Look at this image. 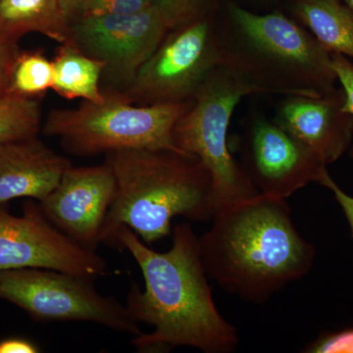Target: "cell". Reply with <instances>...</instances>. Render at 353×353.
I'll return each mask as SVG.
<instances>
[{
  "label": "cell",
  "instance_id": "cell-27",
  "mask_svg": "<svg viewBox=\"0 0 353 353\" xmlns=\"http://www.w3.org/2000/svg\"><path fill=\"white\" fill-rule=\"evenodd\" d=\"M83 1L85 0H60L63 12L71 24L78 18Z\"/></svg>",
  "mask_w": 353,
  "mask_h": 353
},
{
  "label": "cell",
  "instance_id": "cell-18",
  "mask_svg": "<svg viewBox=\"0 0 353 353\" xmlns=\"http://www.w3.org/2000/svg\"><path fill=\"white\" fill-rule=\"evenodd\" d=\"M52 60L41 50H20L13 64L6 95L39 99L52 90Z\"/></svg>",
  "mask_w": 353,
  "mask_h": 353
},
{
  "label": "cell",
  "instance_id": "cell-10",
  "mask_svg": "<svg viewBox=\"0 0 353 353\" xmlns=\"http://www.w3.org/2000/svg\"><path fill=\"white\" fill-rule=\"evenodd\" d=\"M170 31L161 14L150 6L124 15L78 18L71 24V39L105 64L104 75L128 85Z\"/></svg>",
  "mask_w": 353,
  "mask_h": 353
},
{
  "label": "cell",
  "instance_id": "cell-13",
  "mask_svg": "<svg viewBox=\"0 0 353 353\" xmlns=\"http://www.w3.org/2000/svg\"><path fill=\"white\" fill-rule=\"evenodd\" d=\"M345 101L341 87L317 97L288 95L272 120L328 166L352 145L353 116L343 109Z\"/></svg>",
  "mask_w": 353,
  "mask_h": 353
},
{
  "label": "cell",
  "instance_id": "cell-3",
  "mask_svg": "<svg viewBox=\"0 0 353 353\" xmlns=\"http://www.w3.org/2000/svg\"><path fill=\"white\" fill-rule=\"evenodd\" d=\"M115 176L112 204L99 241L113 246L127 226L146 245L172 233V220L208 222L214 214L212 179L194 155L171 150H129L108 153Z\"/></svg>",
  "mask_w": 353,
  "mask_h": 353
},
{
  "label": "cell",
  "instance_id": "cell-7",
  "mask_svg": "<svg viewBox=\"0 0 353 353\" xmlns=\"http://www.w3.org/2000/svg\"><path fill=\"white\" fill-rule=\"evenodd\" d=\"M92 281L50 269L0 270V299L39 322H90L132 338L143 334L126 305L101 294Z\"/></svg>",
  "mask_w": 353,
  "mask_h": 353
},
{
  "label": "cell",
  "instance_id": "cell-12",
  "mask_svg": "<svg viewBox=\"0 0 353 353\" xmlns=\"http://www.w3.org/2000/svg\"><path fill=\"white\" fill-rule=\"evenodd\" d=\"M116 182L108 163L74 167L39 208L57 229L83 248L95 250L101 245L102 226L114 196Z\"/></svg>",
  "mask_w": 353,
  "mask_h": 353
},
{
  "label": "cell",
  "instance_id": "cell-24",
  "mask_svg": "<svg viewBox=\"0 0 353 353\" xmlns=\"http://www.w3.org/2000/svg\"><path fill=\"white\" fill-rule=\"evenodd\" d=\"M19 52L18 41L0 32V99L7 94L11 71Z\"/></svg>",
  "mask_w": 353,
  "mask_h": 353
},
{
  "label": "cell",
  "instance_id": "cell-21",
  "mask_svg": "<svg viewBox=\"0 0 353 353\" xmlns=\"http://www.w3.org/2000/svg\"><path fill=\"white\" fill-rule=\"evenodd\" d=\"M150 6V0H85L78 18L124 15L139 12Z\"/></svg>",
  "mask_w": 353,
  "mask_h": 353
},
{
  "label": "cell",
  "instance_id": "cell-9",
  "mask_svg": "<svg viewBox=\"0 0 353 353\" xmlns=\"http://www.w3.org/2000/svg\"><path fill=\"white\" fill-rule=\"evenodd\" d=\"M50 269L94 280L108 275L106 260L57 229L39 203L27 199L23 214L0 204V270Z\"/></svg>",
  "mask_w": 353,
  "mask_h": 353
},
{
  "label": "cell",
  "instance_id": "cell-1",
  "mask_svg": "<svg viewBox=\"0 0 353 353\" xmlns=\"http://www.w3.org/2000/svg\"><path fill=\"white\" fill-rule=\"evenodd\" d=\"M172 246L158 252L130 228L121 226L114 248H124L137 262L145 290L132 285L125 304L138 324L150 333L134 336L141 353L169 352L179 347L204 353H231L240 343L238 329L216 306L202 262L199 236L189 223L172 229Z\"/></svg>",
  "mask_w": 353,
  "mask_h": 353
},
{
  "label": "cell",
  "instance_id": "cell-23",
  "mask_svg": "<svg viewBox=\"0 0 353 353\" xmlns=\"http://www.w3.org/2000/svg\"><path fill=\"white\" fill-rule=\"evenodd\" d=\"M332 66L345 95L343 109L353 116V62L350 58L340 53H332ZM353 160V148L350 152Z\"/></svg>",
  "mask_w": 353,
  "mask_h": 353
},
{
  "label": "cell",
  "instance_id": "cell-22",
  "mask_svg": "<svg viewBox=\"0 0 353 353\" xmlns=\"http://www.w3.org/2000/svg\"><path fill=\"white\" fill-rule=\"evenodd\" d=\"M304 352L309 353H353V328L321 334L317 340L309 343Z\"/></svg>",
  "mask_w": 353,
  "mask_h": 353
},
{
  "label": "cell",
  "instance_id": "cell-4",
  "mask_svg": "<svg viewBox=\"0 0 353 353\" xmlns=\"http://www.w3.org/2000/svg\"><path fill=\"white\" fill-rule=\"evenodd\" d=\"M216 31L222 64L255 94L317 97L336 88L332 53L281 11L257 14L230 2Z\"/></svg>",
  "mask_w": 353,
  "mask_h": 353
},
{
  "label": "cell",
  "instance_id": "cell-8",
  "mask_svg": "<svg viewBox=\"0 0 353 353\" xmlns=\"http://www.w3.org/2000/svg\"><path fill=\"white\" fill-rule=\"evenodd\" d=\"M221 64L216 23L209 16L169 32L125 94L139 105L187 103Z\"/></svg>",
  "mask_w": 353,
  "mask_h": 353
},
{
  "label": "cell",
  "instance_id": "cell-28",
  "mask_svg": "<svg viewBox=\"0 0 353 353\" xmlns=\"http://www.w3.org/2000/svg\"><path fill=\"white\" fill-rule=\"evenodd\" d=\"M345 3L347 4L348 8H350L353 13V0H345Z\"/></svg>",
  "mask_w": 353,
  "mask_h": 353
},
{
  "label": "cell",
  "instance_id": "cell-25",
  "mask_svg": "<svg viewBox=\"0 0 353 353\" xmlns=\"http://www.w3.org/2000/svg\"><path fill=\"white\" fill-rule=\"evenodd\" d=\"M319 183L333 192L334 199L338 202L339 205L341 208V210L343 211V214L347 218L353 238V196L347 194L338 183L334 182V179L330 175L328 170L325 172Z\"/></svg>",
  "mask_w": 353,
  "mask_h": 353
},
{
  "label": "cell",
  "instance_id": "cell-2",
  "mask_svg": "<svg viewBox=\"0 0 353 353\" xmlns=\"http://www.w3.org/2000/svg\"><path fill=\"white\" fill-rule=\"evenodd\" d=\"M199 236L208 278L245 303L264 304L312 269L314 246L299 234L285 199L257 194L218 209Z\"/></svg>",
  "mask_w": 353,
  "mask_h": 353
},
{
  "label": "cell",
  "instance_id": "cell-14",
  "mask_svg": "<svg viewBox=\"0 0 353 353\" xmlns=\"http://www.w3.org/2000/svg\"><path fill=\"white\" fill-rule=\"evenodd\" d=\"M71 166L38 137L0 141V204L22 197L43 201Z\"/></svg>",
  "mask_w": 353,
  "mask_h": 353
},
{
  "label": "cell",
  "instance_id": "cell-5",
  "mask_svg": "<svg viewBox=\"0 0 353 353\" xmlns=\"http://www.w3.org/2000/svg\"><path fill=\"white\" fill-rule=\"evenodd\" d=\"M102 92L101 101H83L78 108L51 111L43 125L44 134L59 139L64 150L77 157L129 150L181 152L173 132L189 102L134 105L125 92L113 88Z\"/></svg>",
  "mask_w": 353,
  "mask_h": 353
},
{
  "label": "cell",
  "instance_id": "cell-17",
  "mask_svg": "<svg viewBox=\"0 0 353 353\" xmlns=\"http://www.w3.org/2000/svg\"><path fill=\"white\" fill-rule=\"evenodd\" d=\"M52 63V90L60 97L69 101L82 99L90 102L103 99L99 82L105 64L85 54L72 39L60 43Z\"/></svg>",
  "mask_w": 353,
  "mask_h": 353
},
{
  "label": "cell",
  "instance_id": "cell-16",
  "mask_svg": "<svg viewBox=\"0 0 353 353\" xmlns=\"http://www.w3.org/2000/svg\"><path fill=\"white\" fill-rule=\"evenodd\" d=\"M39 32L59 43L71 39V23L60 0H0V32L19 41Z\"/></svg>",
  "mask_w": 353,
  "mask_h": 353
},
{
  "label": "cell",
  "instance_id": "cell-20",
  "mask_svg": "<svg viewBox=\"0 0 353 353\" xmlns=\"http://www.w3.org/2000/svg\"><path fill=\"white\" fill-rule=\"evenodd\" d=\"M171 31L212 16L216 0H150Z\"/></svg>",
  "mask_w": 353,
  "mask_h": 353
},
{
  "label": "cell",
  "instance_id": "cell-6",
  "mask_svg": "<svg viewBox=\"0 0 353 353\" xmlns=\"http://www.w3.org/2000/svg\"><path fill=\"white\" fill-rule=\"evenodd\" d=\"M253 94L248 83L221 64L209 74L174 128L176 148L199 158L210 173L215 211L259 194L232 154L228 139L234 109Z\"/></svg>",
  "mask_w": 353,
  "mask_h": 353
},
{
  "label": "cell",
  "instance_id": "cell-15",
  "mask_svg": "<svg viewBox=\"0 0 353 353\" xmlns=\"http://www.w3.org/2000/svg\"><path fill=\"white\" fill-rule=\"evenodd\" d=\"M290 11L329 52L353 60V13L343 0H290Z\"/></svg>",
  "mask_w": 353,
  "mask_h": 353
},
{
  "label": "cell",
  "instance_id": "cell-29",
  "mask_svg": "<svg viewBox=\"0 0 353 353\" xmlns=\"http://www.w3.org/2000/svg\"><path fill=\"white\" fill-rule=\"evenodd\" d=\"M267 1H273V0H267Z\"/></svg>",
  "mask_w": 353,
  "mask_h": 353
},
{
  "label": "cell",
  "instance_id": "cell-11",
  "mask_svg": "<svg viewBox=\"0 0 353 353\" xmlns=\"http://www.w3.org/2000/svg\"><path fill=\"white\" fill-rule=\"evenodd\" d=\"M240 163L259 194L287 199L319 183L327 165L273 120L255 115L246 122Z\"/></svg>",
  "mask_w": 353,
  "mask_h": 353
},
{
  "label": "cell",
  "instance_id": "cell-19",
  "mask_svg": "<svg viewBox=\"0 0 353 353\" xmlns=\"http://www.w3.org/2000/svg\"><path fill=\"white\" fill-rule=\"evenodd\" d=\"M41 127L39 99L6 95L0 99V141H16L39 136Z\"/></svg>",
  "mask_w": 353,
  "mask_h": 353
},
{
  "label": "cell",
  "instance_id": "cell-26",
  "mask_svg": "<svg viewBox=\"0 0 353 353\" xmlns=\"http://www.w3.org/2000/svg\"><path fill=\"white\" fill-rule=\"evenodd\" d=\"M41 347L34 341L22 336H10L0 340V353H38Z\"/></svg>",
  "mask_w": 353,
  "mask_h": 353
}]
</instances>
